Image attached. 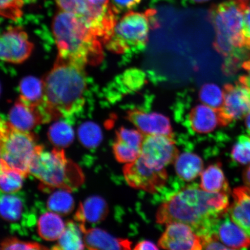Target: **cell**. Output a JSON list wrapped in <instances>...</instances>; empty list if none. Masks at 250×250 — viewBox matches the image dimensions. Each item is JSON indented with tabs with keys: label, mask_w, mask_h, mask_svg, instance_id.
Wrapping results in <instances>:
<instances>
[{
	"label": "cell",
	"mask_w": 250,
	"mask_h": 250,
	"mask_svg": "<svg viewBox=\"0 0 250 250\" xmlns=\"http://www.w3.org/2000/svg\"><path fill=\"white\" fill-rule=\"evenodd\" d=\"M229 193L206 192L201 187L188 186L159 208L156 223H175L189 226L200 237L215 232L221 219L228 212Z\"/></svg>",
	"instance_id": "1"
},
{
	"label": "cell",
	"mask_w": 250,
	"mask_h": 250,
	"mask_svg": "<svg viewBox=\"0 0 250 250\" xmlns=\"http://www.w3.org/2000/svg\"><path fill=\"white\" fill-rule=\"evenodd\" d=\"M84 67L58 56L43 80L44 104L54 120L73 117L85 105L87 82Z\"/></svg>",
	"instance_id": "2"
},
{
	"label": "cell",
	"mask_w": 250,
	"mask_h": 250,
	"mask_svg": "<svg viewBox=\"0 0 250 250\" xmlns=\"http://www.w3.org/2000/svg\"><path fill=\"white\" fill-rule=\"evenodd\" d=\"M52 27L59 56L84 66L101 63L102 41L83 19L61 11L53 20Z\"/></svg>",
	"instance_id": "3"
},
{
	"label": "cell",
	"mask_w": 250,
	"mask_h": 250,
	"mask_svg": "<svg viewBox=\"0 0 250 250\" xmlns=\"http://www.w3.org/2000/svg\"><path fill=\"white\" fill-rule=\"evenodd\" d=\"M29 174L38 180L43 189H76L83 183L82 170L65 156L64 150L45 151L42 146L31 162Z\"/></svg>",
	"instance_id": "4"
},
{
	"label": "cell",
	"mask_w": 250,
	"mask_h": 250,
	"mask_svg": "<svg viewBox=\"0 0 250 250\" xmlns=\"http://www.w3.org/2000/svg\"><path fill=\"white\" fill-rule=\"evenodd\" d=\"M155 14L153 9L125 14L117 21L110 36L104 43L106 48L127 58L143 51L148 42L150 29L158 27Z\"/></svg>",
	"instance_id": "5"
},
{
	"label": "cell",
	"mask_w": 250,
	"mask_h": 250,
	"mask_svg": "<svg viewBox=\"0 0 250 250\" xmlns=\"http://www.w3.org/2000/svg\"><path fill=\"white\" fill-rule=\"evenodd\" d=\"M246 4L228 0L212 5L208 11L209 20L216 32L214 48L227 58L246 48L244 35V8Z\"/></svg>",
	"instance_id": "6"
},
{
	"label": "cell",
	"mask_w": 250,
	"mask_h": 250,
	"mask_svg": "<svg viewBox=\"0 0 250 250\" xmlns=\"http://www.w3.org/2000/svg\"><path fill=\"white\" fill-rule=\"evenodd\" d=\"M0 133L5 168L20 172L26 177L30 174L31 162L41 146L37 145L36 137L30 132L17 129L1 118Z\"/></svg>",
	"instance_id": "7"
},
{
	"label": "cell",
	"mask_w": 250,
	"mask_h": 250,
	"mask_svg": "<svg viewBox=\"0 0 250 250\" xmlns=\"http://www.w3.org/2000/svg\"><path fill=\"white\" fill-rule=\"evenodd\" d=\"M179 155V151L173 136L164 134L145 135L140 156L148 167L163 169L174 163Z\"/></svg>",
	"instance_id": "8"
},
{
	"label": "cell",
	"mask_w": 250,
	"mask_h": 250,
	"mask_svg": "<svg viewBox=\"0 0 250 250\" xmlns=\"http://www.w3.org/2000/svg\"><path fill=\"white\" fill-rule=\"evenodd\" d=\"M123 173L130 187L151 193L158 192L166 185L167 180L165 168L156 169L148 167L140 156L135 161L125 166Z\"/></svg>",
	"instance_id": "9"
},
{
	"label": "cell",
	"mask_w": 250,
	"mask_h": 250,
	"mask_svg": "<svg viewBox=\"0 0 250 250\" xmlns=\"http://www.w3.org/2000/svg\"><path fill=\"white\" fill-rule=\"evenodd\" d=\"M224 100L218 109L221 126L246 116L250 111V90L242 83L227 84L224 86Z\"/></svg>",
	"instance_id": "10"
},
{
	"label": "cell",
	"mask_w": 250,
	"mask_h": 250,
	"mask_svg": "<svg viewBox=\"0 0 250 250\" xmlns=\"http://www.w3.org/2000/svg\"><path fill=\"white\" fill-rule=\"evenodd\" d=\"M33 43L22 28L9 27L0 34V60L20 64L32 53Z\"/></svg>",
	"instance_id": "11"
},
{
	"label": "cell",
	"mask_w": 250,
	"mask_h": 250,
	"mask_svg": "<svg viewBox=\"0 0 250 250\" xmlns=\"http://www.w3.org/2000/svg\"><path fill=\"white\" fill-rule=\"evenodd\" d=\"M159 248L165 250H199L203 249L201 237L186 224H168L158 241Z\"/></svg>",
	"instance_id": "12"
},
{
	"label": "cell",
	"mask_w": 250,
	"mask_h": 250,
	"mask_svg": "<svg viewBox=\"0 0 250 250\" xmlns=\"http://www.w3.org/2000/svg\"><path fill=\"white\" fill-rule=\"evenodd\" d=\"M126 118L144 135L164 134L173 136L169 119L158 112L133 108L126 112Z\"/></svg>",
	"instance_id": "13"
},
{
	"label": "cell",
	"mask_w": 250,
	"mask_h": 250,
	"mask_svg": "<svg viewBox=\"0 0 250 250\" xmlns=\"http://www.w3.org/2000/svg\"><path fill=\"white\" fill-rule=\"evenodd\" d=\"M8 120L17 129L30 132L40 124L49 123L40 107H32L20 99L9 112Z\"/></svg>",
	"instance_id": "14"
},
{
	"label": "cell",
	"mask_w": 250,
	"mask_h": 250,
	"mask_svg": "<svg viewBox=\"0 0 250 250\" xmlns=\"http://www.w3.org/2000/svg\"><path fill=\"white\" fill-rule=\"evenodd\" d=\"M220 241L229 249H247L250 237L231 219L228 212L221 219L215 230Z\"/></svg>",
	"instance_id": "15"
},
{
	"label": "cell",
	"mask_w": 250,
	"mask_h": 250,
	"mask_svg": "<svg viewBox=\"0 0 250 250\" xmlns=\"http://www.w3.org/2000/svg\"><path fill=\"white\" fill-rule=\"evenodd\" d=\"M0 217L14 227L26 221L29 217L23 195L18 192L7 193L0 190Z\"/></svg>",
	"instance_id": "16"
},
{
	"label": "cell",
	"mask_w": 250,
	"mask_h": 250,
	"mask_svg": "<svg viewBox=\"0 0 250 250\" xmlns=\"http://www.w3.org/2000/svg\"><path fill=\"white\" fill-rule=\"evenodd\" d=\"M109 212L107 203L99 196H90L80 205L75 215V221L81 227L86 224H98L105 220Z\"/></svg>",
	"instance_id": "17"
},
{
	"label": "cell",
	"mask_w": 250,
	"mask_h": 250,
	"mask_svg": "<svg viewBox=\"0 0 250 250\" xmlns=\"http://www.w3.org/2000/svg\"><path fill=\"white\" fill-rule=\"evenodd\" d=\"M85 246L89 250H129L132 242L117 238L99 228H85L83 230Z\"/></svg>",
	"instance_id": "18"
},
{
	"label": "cell",
	"mask_w": 250,
	"mask_h": 250,
	"mask_svg": "<svg viewBox=\"0 0 250 250\" xmlns=\"http://www.w3.org/2000/svg\"><path fill=\"white\" fill-rule=\"evenodd\" d=\"M190 128L195 132L207 134L212 132L220 125L218 109L206 104H197L190 109L188 116Z\"/></svg>",
	"instance_id": "19"
},
{
	"label": "cell",
	"mask_w": 250,
	"mask_h": 250,
	"mask_svg": "<svg viewBox=\"0 0 250 250\" xmlns=\"http://www.w3.org/2000/svg\"><path fill=\"white\" fill-rule=\"evenodd\" d=\"M233 198L228 213L250 237V190L247 187H237L233 190Z\"/></svg>",
	"instance_id": "20"
},
{
	"label": "cell",
	"mask_w": 250,
	"mask_h": 250,
	"mask_svg": "<svg viewBox=\"0 0 250 250\" xmlns=\"http://www.w3.org/2000/svg\"><path fill=\"white\" fill-rule=\"evenodd\" d=\"M61 11L77 16L85 21L94 32L101 27L102 18L98 17L92 10L87 0H55Z\"/></svg>",
	"instance_id": "21"
},
{
	"label": "cell",
	"mask_w": 250,
	"mask_h": 250,
	"mask_svg": "<svg viewBox=\"0 0 250 250\" xmlns=\"http://www.w3.org/2000/svg\"><path fill=\"white\" fill-rule=\"evenodd\" d=\"M65 224L60 215L51 211L46 212L37 221V232L46 241H56L64 232Z\"/></svg>",
	"instance_id": "22"
},
{
	"label": "cell",
	"mask_w": 250,
	"mask_h": 250,
	"mask_svg": "<svg viewBox=\"0 0 250 250\" xmlns=\"http://www.w3.org/2000/svg\"><path fill=\"white\" fill-rule=\"evenodd\" d=\"M174 163L177 176L188 182L196 179L203 171L202 159L191 152L179 154Z\"/></svg>",
	"instance_id": "23"
},
{
	"label": "cell",
	"mask_w": 250,
	"mask_h": 250,
	"mask_svg": "<svg viewBox=\"0 0 250 250\" xmlns=\"http://www.w3.org/2000/svg\"><path fill=\"white\" fill-rule=\"evenodd\" d=\"M20 99L32 107H40L44 103L43 81L29 76L23 78L20 84Z\"/></svg>",
	"instance_id": "24"
},
{
	"label": "cell",
	"mask_w": 250,
	"mask_h": 250,
	"mask_svg": "<svg viewBox=\"0 0 250 250\" xmlns=\"http://www.w3.org/2000/svg\"><path fill=\"white\" fill-rule=\"evenodd\" d=\"M200 187L208 192H230L229 185L219 164L209 166L202 171Z\"/></svg>",
	"instance_id": "25"
},
{
	"label": "cell",
	"mask_w": 250,
	"mask_h": 250,
	"mask_svg": "<svg viewBox=\"0 0 250 250\" xmlns=\"http://www.w3.org/2000/svg\"><path fill=\"white\" fill-rule=\"evenodd\" d=\"M145 83L146 76L143 71L135 68L128 70L115 80L113 89H116L118 92L113 95L112 99L115 100L121 95L136 91L142 88Z\"/></svg>",
	"instance_id": "26"
},
{
	"label": "cell",
	"mask_w": 250,
	"mask_h": 250,
	"mask_svg": "<svg viewBox=\"0 0 250 250\" xmlns=\"http://www.w3.org/2000/svg\"><path fill=\"white\" fill-rule=\"evenodd\" d=\"M53 248L55 250H83L85 248L83 232L76 221H68L64 232Z\"/></svg>",
	"instance_id": "27"
},
{
	"label": "cell",
	"mask_w": 250,
	"mask_h": 250,
	"mask_svg": "<svg viewBox=\"0 0 250 250\" xmlns=\"http://www.w3.org/2000/svg\"><path fill=\"white\" fill-rule=\"evenodd\" d=\"M71 191L59 189L49 197L46 202L47 208L49 211L59 215H67L73 211L74 200Z\"/></svg>",
	"instance_id": "28"
},
{
	"label": "cell",
	"mask_w": 250,
	"mask_h": 250,
	"mask_svg": "<svg viewBox=\"0 0 250 250\" xmlns=\"http://www.w3.org/2000/svg\"><path fill=\"white\" fill-rule=\"evenodd\" d=\"M50 142L56 148L67 147L74 138V132L71 125L64 121H59L52 125L48 130Z\"/></svg>",
	"instance_id": "29"
},
{
	"label": "cell",
	"mask_w": 250,
	"mask_h": 250,
	"mask_svg": "<svg viewBox=\"0 0 250 250\" xmlns=\"http://www.w3.org/2000/svg\"><path fill=\"white\" fill-rule=\"evenodd\" d=\"M78 134L80 143L87 148L98 147L102 142L101 128L93 122H86L81 125L78 128Z\"/></svg>",
	"instance_id": "30"
},
{
	"label": "cell",
	"mask_w": 250,
	"mask_h": 250,
	"mask_svg": "<svg viewBox=\"0 0 250 250\" xmlns=\"http://www.w3.org/2000/svg\"><path fill=\"white\" fill-rule=\"evenodd\" d=\"M200 101L210 107L220 109L223 105L224 100V90L216 84L205 83L199 90Z\"/></svg>",
	"instance_id": "31"
},
{
	"label": "cell",
	"mask_w": 250,
	"mask_h": 250,
	"mask_svg": "<svg viewBox=\"0 0 250 250\" xmlns=\"http://www.w3.org/2000/svg\"><path fill=\"white\" fill-rule=\"evenodd\" d=\"M23 174L11 168H5L0 174V190L2 192H18L23 187Z\"/></svg>",
	"instance_id": "32"
},
{
	"label": "cell",
	"mask_w": 250,
	"mask_h": 250,
	"mask_svg": "<svg viewBox=\"0 0 250 250\" xmlns=\"http://www.w3.org/2000/svg\"><path fill=\"white\" fill-rule=\"evenodd\" d=\"M114 155L120 163L129 164L135 161L141 154V150L116 140L112 146Z\"/></svg>",
	"instance_id": "33"
},
{
	"label": "cell",
	"mask_w": 250,
	"mask_h": 250,
	"mask_svg": "<svg viewBox=\"0 0 250 250\" xmlns=\"http://www.w3.org/2000/svg\"><path fill=\"white\" fill-rule=\"evenodd\" d=\"M231 155L234 161L241 164L250 163V136H240L233 146Z\"/></svg>",
	"instance_id": "34"
},
{
	"label": "cell",
	"mask_w": 250,
	"mask_h": 250,
	"mask_svg": "<svg viewBox=\"0 0 250 250\" xmlns=\"http://www.w3.org/2000/svg\"><path fill=\"white\" fill-rule=\"evenodd\" d=\"M23 0H0V16L17 21L23 15Z\"/></svg>",
	"instance_id": "35"
},
{
	"label": "cell",
	"mask_w": 250,
	"mask_h": 250,
	"mask_svg": "<svg viewBox=\"0 0 250 250\" xmlns=\"http://www.w3.org/2000/svg\"><path fill=\"white\" fill-rule=\"evenodd\" d=\"M145 135L140 131L121 127L116 132V140L141 150Z\"/></svg>",
	"instance_id": "36"
},
{
	"label": "cell",
	"mask_w": 250,
	"mask_h": 250,
	"mask_svg": "<svg viewBox=\"0 0 250 250\" xmlns=\"http://www.w3.org/2000/svg\"><path fill=\"white\" fill-rule=\"evenodd\" d=\"M1 249L3 250H42L46 248L34 242L21 241L16 238H9L1 243Z\"/></svg>",
	"instance_id": "37"
},
{
	"label": "cell",
	"mask_w": 250,
	"mask_h": 250,
	"mask_svg": "<svg viewBox=\"0 0 250 250\" xmlns=\"http://www.w3.org/2000/svg\"><path fill=\"white\" fill-rule=\"evenodd\" d=\"M109 0H87L93 13L98 16H102L107 13L111 4Z\"/></svg>",
	"instance_id": "38"
},
{
	"label": "cell",
	"mask_w": 250,
	"mask_h": 250,
	"mask_svg": "<svg viewBox=\"0 0 250 250\" xmlns=\"http://www.w3.org/2000/svg\"><path fill=\"white\" fill-rule=\"evenodd\" d=\"M244 35L247 49H250V3L244 8Z\"/></svg>",
	"instance_id": "39"
},
{
	"label": "cell",
	"mask_w": 250,
	"mask_h": 250,
	"mask_svg": "<svg viewBox=\"0 0 250 250\" xmlns=\"http://www.w3.org/2000/svg\"><path fill=\"white\" fill-rule=\"evenodd\" d=\"M142 0H112V5L120 12L129 11L137 7Z\"/></svg>",
	"instance_id": "40"
},
{
	"label": "cell",
	"mask_w": 250,
	"mask_h": 250,
	"mask_svg": "<svg viewBox=\"0 0 250 250\" xmlns=\"http://www.w3.org/2000/svg\"><path fill=\"white\" fill-rule=\"evenodd\" d=\"M241 68L245 73L240 77L239 82L250 90V55L242 62Z\"/></svg>",
	"instance_id": "41"
},
{
	"label": "cell",
	"mask_w": 250,
	"mask_h": 250,
	"mask_svg": "<svg viewBox=\"0 0 250 250\" xmlns=\"http://www.w3.org/2000/svg\"><path fill=\"white\" fill-rule=\"evenodd\" d=\"M159 248L151 242L145 240L137 243L134 249L136 250H158Z\"/></svg>",
	"instance_id": "42"
},
{
	"label": "cell",
	"mask_w": 250,
	"mask_h": 250,
	"mask_svg": "<svg viewBox=\"0 0 250 250\" xmlns=\"http://www.w3.org/2000/svg\"><path fill=\"white\" fill-rule=\"evenodd\" d=\"M243 178L246 187H248L250 190V166L245 171Z\"/></svg>",
	"instance_id": "43"
},
{
	"label": "cell",
	"mask_w": 250,
	"mask_h": 250,
	"mask_svg": "<svg viewBox=\"0 0 250 250\" xmlns=\"http://www.w3.org/2000/svg\"><path fill=\"white\" fill-rule=\"evenodd\" d=\"M4 162L2 161V142L1 133H0V174L2 173V171L5 169Z\"/></svg>",
	"instance_id": "44"
},
{
	"label": "cell",
	"mask_w": 250,
	"mask_h": 250,
	"mask_svg": "<svg viewBox=\"0 0 250 250\" xmlns=\"http://www.w3.org/2000/svg\"><path fill=\"white\" fill-rule=\"evenodd\" d=\"M245 124L247 131H248L249 135L250 136V111L249 113L246 115Z\"/></svg>",
	"instance_id": "45"
},
{
	"label": "cell",
	"mask_w": 250,
	"mask_h": 250,
	"mask_svg": "<svg viewBox=\"0 0 250 250\" xmlns=\"http://www.w3.org/2000/svg\"><path fill=\"white\" fill-rule=\"evenodd\" d=\"M190 2L193 3H202L209 1V0H188Z\"/></svg>",
	"instance_id": "46"
},
{
	"label": "cell",
	"mask_w": 250,
	"mask_h": 250,
	"mask_svg": "<svg viewBox=\"0 0 250 250\" xmlns=\"http://www.w3.org/2000/svg\"><path fill=\"white\" fill-rule=\"evenodd\" d=\"M237 2H239L240 4H246L249 2V0H234Z\"/></svg>",
	"instance_id": "47"
},
{
	"label": "cell",
	"mask_w": 250,
	"mask_h": 250,
	"mask_svg": "<svg viewBox=\"0 0 250 250\" xmlns=\"http://www.w3.org/2000/svg\"><path fill=\"white\" fill-rule=\"evenodd\" d=\"M23 1L25 2H27V3L29 2H29H32L34 1H36V0H23Z\"/></svg>",
	"instance_id": "48"
},
{
	"label": "cell",
	"mask_w": 250,
	"mask_h": 250,
	"mask_svg": "<svg viewBox=\"0 0 250 250\" xmlns=\"http://www.w3.org/2000/svg\"><path fill=\"white\" fill-rule=\"evenodd\" d=\"M0 92H1V88H0Z\"/></svg>",
	"instance_id": "49"
}]
</instances>
